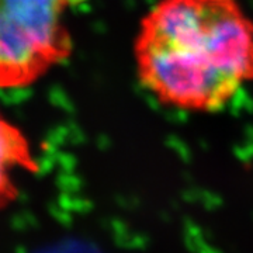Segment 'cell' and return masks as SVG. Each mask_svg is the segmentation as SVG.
Segmentation results:
<instances>
[{
	"mask_svg": "<svg viewBox=\"0 0 253 253\" xmlns=\"http://www.w3.org/2000/svg\"><path fill=\"white\" fill-rule=\"evenodd\" d=\"M33 149L23 131L0 116V210L17 199V176L37 169Z\"/></svg>",
	"mask_w": 253,
	"mask_h": 253,
	"instance_id": "obj_3",
	"label": "cell"
},
{
	"mask_svg": "<svg viewBox=\"0 0 253 253\" xmlns=\"http://www.w3.org/2000/svg\"><path fill=\"white\" fill-rule=\"evenodd\" d=\"M134 58L141 84L162 104L214 113L253 83V21L238 0H158Z\"/></svg>",
	"mask_w": 253,
	"mask_h": 253,
	"instance_id": "obj_1",
	"label": "cell"
},
{
	"mask_svg": "<svg viewBox=\"0 0 253 253\" xmlns=\"http://www.w3.org/2000/svg\"><path fill=\"white\" fill-rule=\"evenodd\" d=\"M86 0H0V87H24L72 51L66 17Z\"/></svg>",
	"mask_w": 253,
	"mask_h": 253,
	"instance_id": "obj_2",
	"label": "cell"
}]
</instances>
